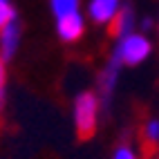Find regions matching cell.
I'll return each instance as SVG.
<instances>
[{"mask_svg": "<svg viewBox=\"0 0 159 159\" xmlns=\"http://www.w3.org/2000/svg\"><path fill=\"white\" fill-rule=\"evenodd\" d=\"M150 54V40H148L143 34H128V36H121L119 45H116L114 52V63H125V65H139L141 61L148 58Z\"/></svg>", "mask_w": 159, "mask_h": 159, "instance_id": "1", "label": "cell"}, {"mask_svg": "<svg viewBox=\"0 0 159 159\" xmlns=\"http://www.w3.org/2000/svg\"><path fill=\"white\" fill-rule=\"evenodd\" d=\"M97 114H99V101L94 94L83 92L74 101V123L81 134H92L97 125Z\"/></svg>", "mask_w": 159, "mask_h": 159, "instance_id": "2", "label": "cell"}, {"mask_svg": "<svg viewBox=\"0 0 159 159\" xmlns=\"http://www.w3.org/2000/svg\"><path fill=\"white\" fill-rule=\"evenodd\" d=\"M121 0H90L88 5V14L94 23L99 25H108V23H114V18L119 16L121 11Z\"/></svg>", "mask_w": 159, "mask_h": 159, "instance_id": "3", "label": "cell"}, {"mask_svg": "<svg viewBox=\"0 0 159 159\" xmlns=\"http://www.w3.org/2000/svg\"><path fill=\"white\" fill-rule=\"evenodd\" d=\"M83 29H85V20H83L81 14H72V16H63L56 20V31L58 36L63 40H67V43H72V40H79Z\"/></svg>", "mask_w": 159, "mask_h": 159, "instance_id": "4", "label": "cell"}, {"mask_svg": "<svg viewBox=\"0 0 159 159\" xmlns=\"http://www.w3.org/2000/svg\"><path fill=\"white\" fill-rule=\"evenodd\" d=\"M18 40H20V27H18L16 20L0 29V56H2L5 61L11 58V56L16 54Z\"/></svg>", "mask_w": 159, "mask_h": 159, "instance_id": "5", "label": "cell"}, {"mask_svg": "<svg viewBox=\"0 0 159 159\" xmlns=\"http://www.w3.org/2000/svg\"><path fill=\"white\" fill-rule=\"evenodd\" d=\"M132 27H134V16L128 7H123L119 16L114 18V31L119 36H128V34H132Z\"/></svg>", "mask_w": 159, "mask_h": 159, "instance_id": "6", "label": "cell"}, {"mask_svg": "<svg viewBox=\"0 0 159 159\" xmlns=\"http://www.w3.org/2000/svg\"><path fill=\"white\" fill-rule=\"evenodd\" d=\"M49 5L56 18L79 14V0H49Z\"/></svg>", "mask_w": 159, "mask_h": 159, "instance_id": "7", "label": "cell"}, {"mask_svg": "<svg viewBox=\"0 0 159 159\" xmlns=\"http://www.w3.org/2000/svg\"><path fill=\"white\" fill-rule=\"evenodd\" d=\"M14 5H11V0H0V29L7 27L9 23H14Z\"/></svg>", "mask_w": 159, "mask_h": 159, "instance_id": "8", "label": "cell"}, {"mask_svg": "<svg viewBox=\"0 0 159 159\" xmlns=\"http://www.w3.org/2000/svg\"><path fill=\"white\" fill-rule=\"evenodd\" d=\"M143 137L148 143H159V121L157 119L148 121V125L143 128Z\"/></svg>", "mask_w": 159, "mask_h": 159, "instance_id": "9", "label": "cell"}, {"mask_svg": "<svg viewBox=\"0 0 159 159\" xmlns=\"http://www.w3.org/2000/svg\"><path fill=\"white\" fill-rule=\"evenodd\" d=\"M112 159H137V152L132 150V148H128V146H121V148L114 150Z\"/></svg>", "mask_w": 159, "mask_h": 159, "instance_id": "10", "label": "cell"}, {"mask_svg": "<svg viewBox=\"0 0 159 159\" xmlns=\"http://www.w3.org/2000/svg\"><path fill=\"white\" fill-rule=\"evenodd\" d=\"M5 76H7V70H5V58L0 56V90L5 85Z\"/></svg>", "mask_w": 159, "mask_h": 159, "instance_id": "11", "label": "cell"}, {"mask_svg": "<svg viewBox=\"0 0 159 159\" xmlns=\"http://www.w3.org/2000/svg\"><path fill=\"white\" fill-rule=\"evenodd\" d=\"M2 103H5V90H0V110H2Z\"/></svg>", "mask_w": 159, "mask_h": 159, "instance_id": "12", "label": "cell"}]
</instances>
